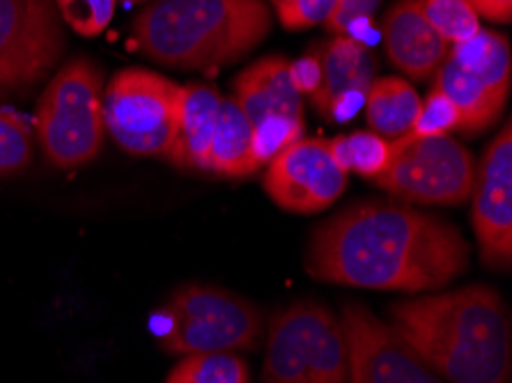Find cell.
I'll list each match as a JSON object with an SVG mask.
<instances>
[{
    "instance_id": "6da1fadb",
    "label": "cell",
    "mask_w": 512,
    "mask_h": 383,
    "mask_svg": "<svg viewBox=\"0 0 512 383\" xmlns=\"http://www.w3.org/2000/svg\"><path fill=\"white\" fill-rule=\"evenodd\" d=\"M471 248L453 223L407 202L349 205L310 234L306 271L379 292H432L469 269Z\"/></svg>"
},
{
    "instance_id": "7a4b0ae2",
    "label": "cell",
    "mask_w": 512,
    "mask_h": 383,
    "mask_svg": "<svg viewBox=\"0 0 512 383\" xmlns=\"http://www.w3.org/2000/svg\"><path fill=\"white\" fill-rule=\"evenodd\" d=\"M391 326L451 383H510L512 322L508 303L490 285L393 303Z\"/></svg>"
},
{
    "instance_id": "3957f363",
    "label": "cell",
    "mask_w": 512,
    "mask_h": 383,
    "mask_svg": "<svg viewBox=\"0 0 512 383\" xmlns=\"http://www.w3.org/2000/svg\"><path fill=\"white\" fill-rule=\"evenodd\" d=\"M271 30L265 0H154L131 23L145 58L182 72H219Z\"/></svg>"
},
{
    "instance_id": "277c9868",
    "label": "cell",
    "mask_w": 512,
    "mask_h": 383,
    "mask_svg": "<svg viewBox=\"0 0 512 383\" xmlns=\"http://www.w3.org/2000/svg\"><path fill=\"white\" fill-rule=\"evenodd\" d=\"M159 347L170 356L239 354L260 347L265 315L230 289L186 283L154 315Z\"/></svg>"
},
{
    "instance_id": "5b68a950",
    "label": "cell",
    "mask_w": 512,
    "mask_h": 383,
    "mask_svg": "<svg viewBox=\"0 0 512 383\" xmlns=\"http://www.w3.org/2000/svg\"><path fill=\"white\" fill-rule=\"evenodd\" d=\"M104 72L95 60H67L46 83L35 108V138L56 168L95 161L106 140Z\"/></svg>"
},
{
    "instance_id": "8992f818",
    "label": "cell",
    "mask_w": 512,
    "mask_h": 383,
    "mask_svg": "<svg viewBox=\"0 0 512 383\" xmlns=\"http://www.w3.org/2000/svg\"><path fill=\"white\" fill-rule=\"evenodd\" d=\"M343 319L320 301H294L271 317L262 383H347Z\"/></svg>"
},
{
    "instance_id": "52a82bcc",
    "label": "cell",
    "mask_w": 512,
    "mask_h": 383,
    "mask_svg": "<svg viewBox=\"0 0 512 383\" xmlns=\"http://www.w3.org/2000/svg\"><path fill=\"white\" fill-rule=\"evenodd\" d=\"M182 85L150 69L129 67L104 88L106 134L124 152L150 159H170Z\"/></svg>"
},
{
    "instance_id": "ba28073f",
    "label": "cell",
    "mask_w": 512,
    "mask_h": 383,
    "mask_svg": "<svg viewBox=\"0 0 512 383\" xmlns=\"http://www.w3.org/2000/svg\"><path fill=\"white\" fill-rule=\"evenodd\" d=\"M476 177L473 154L451 134L391 140L384 173L372 179L379 189L407 205H462Z\"/></svg>"
},
{
    "instance_id": "9c48e42d",
    "label": "cell",
    "mask_w": 512,
    "mask_h": 383,
    "mask_svg": "<svg viewBox=\"0 0 512 383\" xmlns=\"http://www.w3.org/2000/svg\"><path fill=\"white\" fill-rule=\"evenodd\" d=\"M65 46L56 0H0V99L44 83Z\"/></svg>"
},
{
    "instance_id": "30bf717a",
    "label": "cell",
    "mask_w": 512,
    "mask_h": 383,
    "mask_svg": "<svg viewBox=\"0 0 512 383\" xmlns=\"http://www.w3.org/2000/svg\"><path fill=\"white\" fill-rule=\"evenodd\" d=\"M349 351L347 383H446L389 322L359 301L340 308Z\"/></svg>"
},
{
    "instance_id": "8fae6325",
    "label": "cell",
    "mask_w": 512,
    "mask_h": 383,
    "mask_svg": "<svg viewBox=\"0 0 512 383\" xmlns=\"http://www.w3.org/2000/svg\"><path fill=\"white\" fill-rule=\"evenodd\" d=\"M262 186L290 214H315L345 193L347 175L333 161L327 140L299 138L269 161Z\"/></svg>"
},
{
    "instance_id": "7c38bea8",
    "label": "cell",
    "mask_w": 512,
    "mask_h": 383,
    "mask_svg": "<svg viewBox=\"0 0 512 383\" xmlns=\"http://www.w3.org/2000/svg\"><path fill=\"white\" fill-rule=\"evenodd\" d=\"M469 198L471 225L480 255L490 269L508 271L512 264V127L503 124L501 134L487 147L476 166Z\"/></svg>"
},
{
    "instance_id": "4fadbf2b",
    "label": "cell",
    "mask_w": 512,
    "mask_h": 383,
    "mask_svg": "<svg viewBox=\"0 0 512 383\" xmlns=\"http://www.w3.org/2000/svg\"><path fill=\"white\" fill-rule=\"evenodd\" d=\"M317 65L310 104L324 120H340L352 115L366 99L375 81V58L356 37L333 35L327 42H317L308 49Z\"/></svg>"
},
{
    "instance_id": "5bb4252c",
    "label": "cell",
    "mask_w": 512,
    "mask_h": 383,
    "mask_svg": "<svg viewBox=\"0 0 512 383\" xmlns=\"http://www.w3.org/2000/svg\"><path fill=\"white\" fill-rule=\"evenodd\" d=\"M232 99L248 117L253 131L269 124L304 127V92L292 74V62L283 56H267L246 67L235 78Z\"/></svg>"
},
{
    "instance_id": "9a60e30c",
    "label": "cell",
    "mask_w": 512,
    "mask_h": 383,
    "mask_svg": "<svg viewBox=\"0 0 512 383\" xmlns=\"http://www.w3.org/2000/svg\"><path fill=\"white\" fill-rule=\"evenodd\" d=\"M384 51L411 81H428L446 60L451 44L425 19L423 0H398L382 23Z\"/></svg>"
},
{
    "instance_id": "2e32d148",
    "label": "cell",
    "mask_w": 512,
    "mask_h": 383,
    "mask_svg": "<svg viewBox=\"0 0 512 383\" xmlns=\"http://www.w3.org/2000/svg\"><path fill=\"white\" fill-rule=\"evenodd\" d=\"M221 95L205 83L182 85L180 120L170 163L189 173H209V147L219 120Z\"/></svg>"
},
{
    "instance_id": "e0dca14e",
    "label": "cell",
    "mask_w": 512,
    "mask_h": 383,
    "mask_svg": "<svg viewBox=\"0 0 512 383\" xmlns=\"http://www.w3.org/2000/svg\"><path fill=\"white\" fill-rule=\"evenodd\" d=\"M434 90L444 92L453 101L457 117H460L457 129L462 134H480V131L490 129L501 117L508 101L496 95L490 85H485L451 56H446L434 72Z\"/></svg>"
},
{
    "instance_id": "ac0fdd59",
    "label": "cell",
    "mask_w": 512,
    "mask_h": 383,
    "mask_svg": "<svg viewBox=\"0 0 512 383\" xmlns=\"http://www.w3.org/2000/svg\"><path fill=\"white\" fill-rule=\"evenodd\" d=\"M262 163L255 154V131L232 97H221L219 120L209 147V173L228 179H246Z\"/></svg>"
},
{
    "instance_id": "d6986e66",
    "label": "cell",
    "mask_w": 512,
    "mask_h": 383,
    "mask_svg": "<svg viewBox=\"0 0 512 383\" xmlns=\"http://www.w3.org/2000/svg\"><path fill=\"white\" fill-rule=\"evenodd\" d=\"M421 97L407 78L384 76L375 78L363 99V111L372 134L384 140H395L411 134L421 111Z\"/></svg>"
},
{
    "instance_id": "ffe728a7",
    "label": "cell",
    "mask_w": 512,
    "mask_h": 383,
    "mask_svg": "<svg viewBox=\"0 0 512 383\" xmlns=\"http://www.w3.org/2000/svg\"><path fill=\"white\" fill-rule=\"evenodd\" d=\"M333 161L345 175H359L375 179L384 173L391 154V140L372 134V131H354V134L336 136L327 140Z\"/></svg>"
},
{
    "instance_id": "44dd1931",
    "label": "cell",
    "mask_w": 512,
    "mask_h": 383,
    "mask_svg": "<svg viewBox=\"0 0 512 383\" xmlns=\"http://www.w3.org/2000/svg\"><path fill=\"white\" fill-rule=\"evenodd\" d=\"M166 383H251V370L239 354L182 356Z\"/></svg>"
},
{
    "instance_id": "7402d4cb",
    "label": "cell",
    "mask_w": 512,
    "mask_h": 383,
    "mask_svg": "<svg viewBox=\"0 0 512 383\" xmlns=\"http://www.w3.org/2000/svg\"><path fill=\"white\" fill-rule=\"evenodd\" d=\"M425 19L448 44H462L480 30L478 14L467 0H423Z\"/></svg>"
},
{
    "instance_id": "603a6c76",
    "label": "cell",
    "mask_w": 512,
    "mask_h": 383,
    "mask_svg": "<svg viewBox=\"0 0 512 383\" xmlns=\"http://www.w3.org/2000/svg\"><path fill=\"white\" fill-rule=\"evenodd\" d=\"M33 161V136L26 122L0 108V177L23 173Z\"/></svg>"
},
{
    "instance_id": "cb8c5ba5",
    "label": "cell",
    "mask_w": 512,
    "mask_h": 383,
    "mask_svg": "<svg viewBox=\"0 0 512 383\" xmlns=\"http://www.w3.org/2000/svg\"><path fill=\"white\" fill-rule=\"evenodd\" d=\"M118 0H56L60 19L74 33L83 37H95L104 33L115 14Z\"/></svg>"
},
{
    "instance_id": "d4e9b609",
    "label": "cell",
    "mask_w": 512,
    "mask_h": 383,
    "mask_svg": "<svg viewBox=\"0 0 512 383\" xmlns=\"http://www.w3.org/2000/svg\"><path fill=\"white\" fill-rule=\"evenodd\" d=\"M457 122H460V117H457L453 101L448 99L444 92L432 88V92L425 97V101H421V111H418L411 134L446 136L451 134L453 129H457Z\"/></svg>"
},
{
    "instance_id": "484cf974",
    "label": "cell",
    "mask_w": 512,
    "mask_h": 383,
    "mask_svg": "<svg viewBox=\"0 0 512 383\" xmlns=\"http://www.w3.org/2000/svg\"><path fill=\"white\" fill-rule=\"evenodd\" d=\"M278 21L287 30H308L327 21L336 0H271Z\"/></svg>"
},
{
    "instance_id": "4316f807",
    "label": "cell",
    "mask_w": 512,
    "mask_h": 383,
    "mask_svg": "<svg viewBox=\"0 0 512 383\" xmlns=\"http://www.w3.org/2000/svg\"><path fill=\"white\" fill-rule=\"evenodd\" d=\"M382 5V0H336L327 21L322 23L331 35H352L363 21H370Z\"/></svg>"
},
{
    "instance_id": "83f0119b",
    "label": "cell",
    "mask_w": 512,
    "mask_h": 383,
    "mask_svg": "<svg viewBox=\"0 0 512 383\" xmlns=\"http://www.w3.org/2000/svg\"><path fill=\"white\" fill-rule=\"evenodd\" d=\"M473 12L494 23H510L512 0H467Z\"/></svg>"
},
{
    "instance_id": "f1b7e54d",
    "label": "cell",
    "mask_w": 512,
    "mask_h": 383,
    "mask_svg": "<svg viewBox=\"0 0 512 383\" xmlns=\"http://www.w3.org/2000/svg\"><path fill=\"white\" fill-rule=\"evenodd\" d=\"M124 3H141V0H124Z\"/></svg>"
}]
</instances>
